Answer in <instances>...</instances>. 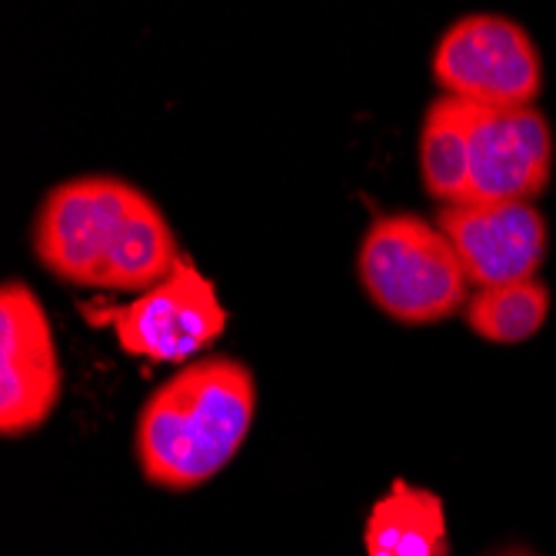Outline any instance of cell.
I'll return each mask as SVG.
<instances>
[{
    "label": "cell",
    "mask_w": 556,
    "mask_h": 556,
    "mask_svg": "<svg viewBox=\"0 0 556 556\" xmlns=\"http://www.w3.org/2000/svg\"><path fill=\"white\" fill-rule=\"evenodd\" d=\"M147 193L121 177L87 174L47 190L34 217L40 267L74 287H97Z\"/></svg>",
    "instance_id": "3957f363"
},
{
    "label": "cell",
    "mask_w": 556,
    "mask_h": 556,
    "mask_svg": "<svg viewBox=\"0 0 556 556\" xmlns=\"http://www.w3.org/2000/svg\"><path fill=\"white\" fill-rule=\"evenodd\" d=\"M433 80L477 111H523L543 90V58L527 27L503 14H467L433 50Z\"/></svg>",
    "instance_id": "277c9868"
},
{
    "label": "cell",
    "mask_w": 556,
    "mask_h": 556,
    "mask_svg": "<svg viewBox=\"0 0 556 556\" xmlns=\"http://www.w3.org/2000/svg\"><path fill=\"white\" fill-rule=\"evenodd\" d=\"M500 556H533V553H527V549H507V553H500Z\"/></svg>",
    "instance_id": "7c38bea8"
},
{
    "label": "cell",
    "mask_w": 556,
    "mask_h": 556,
    "mask_svg": "<svg viewBox=\"0 0 556 556\" xmlns=\"http://www.w3.org/2000/svg\"><path fill=\"white\" fill-rule=\"evenodd\" d=\"M467 327L500 346L533 340L549 317V287L540 277L473 290L464 307Z\"/></svg>",
    "instance_id": "8fae6325"
},
{
    "label": "cell",
    "mask_w": 556,
    "mask_h": 556,
    "mask_svg": "<svg viewBox=\"0 0 556 556\" xmlns=\"http://www.w3.org/2000/svg\"><path fill=\"white\" fill-rule=\"evenodd\" d=\"M457 250L470 287H503L536 277L546 261V220L523 200H464L433 220Z\"/></svg>",
    "instance_id": "52a82bcc"
},
{
    "label": "cell",
    "mask_w": 556,
    "mask_h": 556,
    "mask_svg": "<svg viewBox=\"0 0 556 556\" xmlns=\"http://www.w3.org/2000/svg\"><path fill=\"white\" fill-rule=\"evenodd\" d=\"M257 380L237 357H200L143 400L134 450L147 483L187 493L214 480L254 427Z\"/></svg>",
    "instance_id": "6da1fadb"
},
{
    "label": "cell",
    "mask_w": 556,
    "mask_h": 556,
    "mask_svg": "<svg viewBox=\"0 0 556 556\" xmlns=\"http://www.w3.org/2000/svg\"><path fill=\"white\" fill-rule=\"evenodd\" d=\"M100 320L114 327L121 350L130 357L187 367V361L193 364L197 353L220 340L230 317L214 280L190 261H180L164 283L140 293L127 307L104 311Z\"/></svg>",
    "instance_id": "5b68a950"
},
{
    "label": "cell",
    "mask_w": 556,
    "mask_h": 556,
    "mask_svg": "<svg viewBox=\"0 0 556 556\" xmlns=\"http://www.w3.org/2000/svg\"><path fill=\"white\" fill-rule=\"evenodd\" d=\"M553 177V130L536 108L477 111L470 143V200H533Z\"/></svg>",
    "instance_id": "ba28073f"
},
{
    "label": "cell",
    "mask_w": 556,
    "mask_h": 556,
    "mask_svg": "<svg viewBox=\"0 0 556 556\" xmlns=\"http://www.w3.org/2000/svg\"><path fill=\"white\" fill-rule=\"evenodd\" d=\"M357 277L377 307L407 327L460 314L470 280L446 233L417 214L377 217L357 250Z\"/></svg>",
    "instance_id": "7a4b0ae2"
},
{
    "label": "cell",
    "mask_w": 556,
    "mask_h": 556,
    "mask_svg": "<svg viewBox=\"0 0 556 556\" xmlns=\"http://www.w3.org/2000/svg\"><path fill=\"white\" fill-rule=\"evenodd\" d=\"M367 556H450L443 500L407 480H393L370 507L364 527Z\"/></svg>",
    "instance_id": "9c48e42d"
},
{
    "label": "cell",
    "mask_w": 556,
    "mask_h": 556,
    "mask_svg": "<svg viewBox=\"0 0 556 556\" xmlns=\"http://www.w3.org/2000/svg\"><path fill=\"white\" fill-rule=\"evenodd\" d=\"M477 108L440 93L420 124V180L440 207L470 200V143Z\"/></svg>",
    "instance_id": "30bf717a"
},
{
    "label": "cell",
    "mask_w": 556,
    "mask_h": 556,
    "mask_svg": "<svg viewBox=\"0 0 556 556\" xmlns=\"http://www.w3.org/2000/svg\"><path fill=\"white\" fill-rule=\"evenodd\" d=\"M64 390L54 327L40 296L8 280L0 290V433L24 437L50 420Z\"/></svg>",
    "instance_id": "8992f818"
}]
</instances>
